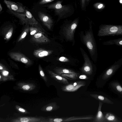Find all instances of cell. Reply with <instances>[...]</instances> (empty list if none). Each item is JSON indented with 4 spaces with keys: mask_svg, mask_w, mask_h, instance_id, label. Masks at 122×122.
<instances>
[{
    "mask_svg": "<svg viewBox=\"0 0 122 122\" xmlns=\"http://www.w3.org/2000/svg\"><path fill=\"white\" fill-rule=\"evenodd\" d=\"M62 1L46 5L47 8L54 10L55 15L58 16V20L70 16L73 13L74 8L70 5H63Z\"/></svg>",
    "mask_w": 122,
    "mask_h": 122,
    "instance_id": "cell-1",
    "label": "cell"
},
{
    "mask_svg": "<svg viewBox=\"0 0 122 122\" xmlns=\"http://www.w3.org/2000/svg\"><path fill=\"white\" fill-rule=\"evenodd\" d=\"M97 36H122V25H102L99 27Z\"/></svg>",
    "mask_w": 122,
    "mask_h": 122,
    "instance_id": "cell-2",
    "label": "cell"
},
{
    "mask_svg": "<svg viewBox=\"0 0 122 122\" xmlns=\"http://www.w3.org/2000/svg\"><path fill=\"white\" fill-rule=\"evenodd\" d=\"M122 66L121 58L107 68L100 76L99 80L101 81V86H104Z\"/></svg>",
    "mask_w": 122,
    "mask_h": 122,
    "instance_id": "cell-3",
    "label": "cell"
},
{
    "mask_svg": "<svg viewBox=\"0 0 122 122\" xmlns=\"http://www.w3.org/2000/svg\"><path fill=\"white\" fill-rule=\"evenodd\" d=\"M10 13L14 15L20 20L22 23L31 25H37L38 22L30 12L25 9L23 13H19L10 10Z\"/></svg>",
    "mask_w": 122,
    "mask_h": 122,
    "instance_id": "cell-4",
    "label": "cell"
},
{
    "mask_svg": "<svg viewBox=\"0 0 122 122\" xmlns=\"http://www.w3.org/2000/svg\"><path fill=\"white\" fill-rule=\"evenodd\" d=\"M83 39L88 48L90 54L92 56L97 53L95 41L92 32H87L83 37Z\"/></svg>",
    "mask_w": 122,
    "mask_h": 122,
    "instance_id": "cell-5",
    "label": "cell"
},
{
    "mask_svg": "<svg viewBox=\"0 0 122 122\" xmlns=\"http://www.w3.org/2000/svg\"><path fill=\"white\" fill-rule=\"evenodd\" d=\"M78 19L75 20L71 23L66 25L63 30V34L65 37L68 40H72L74 37V34L78 23Z\"/></svg>",
    "mask_w": 122,
    "mask_h": 122,
    "instance_id": "cell-6",
    "label": "cell"
},
{
    "mask_svg": "<svg viewBox=\"0 0 122 122\" xmlns=\"http://www.w3.org/2000/svg\"><path fill=\"white\" fill-rule=\"evenodd\" d=\"M4 2L10 10L14 12L22 13L24 12L25 8L22 4L19 2L4 0Z\"/></svg>",
    "mask_w": 122,
    "mask_h": 122,
    "instance_id": "cell-7",
    "label": "cell"
},
{
    "mask_svg": "<svg viewBox=\"0 0 122 122\" xmlns=\"http://www.w3.org/2000/svg\"><path fill=\"white\" fill-rule=\"evenodd\" d=\"M9 55L12 59L23 63L27 65H30L32 64V61L23 54L18 52H11Z\"/></svg>",
    "mask_w": 122,
    "mask_h": 122,
    "instance_id": "cell-8",
    "label": "cell"
},
{
    "mask_svg": "<svg viewBox=\"0 0 122 122\" xmlns=\"http://www.w3.org/2000/svg\"><path fill=\"white\" fill-rule=\"evenodd\" d=\"M86 82L84 81H78L70 84H68L63 86L62 90L66 92H74L78 90L82 86L86 85Z\"/></svg>",
    "mask_w": 122,
    "mask_h": 122,
    "instance_id": "cell-9",
    "label": "cell"
},
{
    "mask_svg": "<svg viewBox=\"0 0 122 122\" xmlns=\"http://www.w3.org/2000/svg\"><path fill=\"white\" fill-rule=\"evenodd\" d=\"M84 63L81 68L82 72L88 75H91L92 73L93 66L92 63L87 55L85 53L83 54Z\"/></svg>",
    "mask_w": 122,
    "mask_h": 122,
    "instance_id": "cell-10",
    "label": "cell"
},
{
    "mask_svg": "<svg viewBox=\"0 0 122 122\" xmlns=\"http://www.w3.org/2000/svg\"><path fill=\"white\" fill-rule=\"evenodd\" d=\"M38 14L39 19L44 25L48 29L51 30L53 23L52 19L48 15L42 12H39Z\"/></svg>",
    "mask_w": 122,
    "mask_h": 122,
    "instance_id": "cell-11",
    "label": "cell"
},
{
    "mask_svg": "<svg viewBox=\"0 0 122 122\" xmlns=\"http://www.w3.org/2000/svg\"><path fill=\"white\" fill-rule=\"evenodd\" d=\"M93 119L94 117L92 116H87L80 117L74 116L67 118H56L53 119V121L55 122H66L77 120H89Z\"/></svg>",
    "mask_w": 122,
    "mask_h": 122,
    "instance_id": "cell-12",
    "label": "cell"
},
{
    "mask_svg": "<svg viewBox=\"0 0 122 122\" xmlns=\"http://www.w3.org/2000/svg\"><path fill=\"white\" fill-rule=\"evenodd\" d=\"M32 41L40 43H47L50 42V40L45 36L42 31H40L33 36Z\"/></svg>",
    "mask_w": 122,
    "mask_h": 122,
    "instance_id": "cell-13",
    "label": "cell"
},
{
    "mask_svg": "<svg viewBox=\"0 0 122 122\" xmlns=\"http://www.w3.org/2000/svg\"><path fill=\"white\" fill-rule=\"evenodd\" d=\"M105 122H122V119L114 113L110 112H104Z\"/></svg>",
    "mask_w": 122,
    "mask_h": 122,
    "instance_id": "cell-14",
    "label": "cell"
},
{
    "mask_svg": "<svg viewBox=\"0 0 122 122\" xmlns=\"http://www.w3.org/2000/svg\"><path fill=\"white\" fill-rule=\"evenodd\" d=\"M103 103L99 101V106L97 114L94 118L93 122H105L104 116L101 111V108Z\"/></svg>",
    "mask_w": 122,
    "mask_h": 122,
    "instance_id": "cell-15",
    "label": "cell"
},
{
    "mask_svg": "<svg viewBox=\"0 0 122 122\" xmlns=\"http://www.w3.org/2000/svg\"><path fill=\"white\" fill-rule=\"evenodd\" d=\"M109 86L113 91L122 96V86L119 82L115 81H112L109 83Z\"/></svg>",
    "mask_w": 122,
    "mask_h": 122,
    "instance_id": "cell-16",
    "label": "cell"
},
{
    "mask_svg": "<svg viewBox=\"0 0 122 122\" xmlns=\"http://www.w3.org/2000/svg\"><path fill=\"white\" fill-rule=\"evenodd\" d=\"M13 31V28L11 25H9L4 27L2 31L4 39L6 41L9 40L12 36Z\"/></svg>",
    "mask_w": 122,
    "mask_h": 122,
    "instance_id": "cell-17",
    "label": "cell"
},
{
    "mask_svg": "<svg viewBox=\"0 0 122 122\" xmlns=\"http://www.w3.org/2000/svg\"><path fill=\"white\" fill-rule=\"evenodd\" d=\"M52 52L51 51L39 49L34 50L33 54L35 57L41 58L48 56L51 54Z\"/></svg>",
    "mask_w": 122,
    "mask_h": 122,
    "instance_id": "cell-18",
    "label": "cell"
},
{
    "mask_svg": "<svg viewBox=\"0 0 122 122\" xmlns=\"http://www.w3.org/2000/svg\"><path fill=\"white\" fill-rule=\"evenodd\" d=\"M90 96L95 99L103 103L112 104L113 102L107 97L96 94H91Z\"/></svg>",
    "mask_w": 122,
    "mask_h": 122,
    "instance_id": "cell-19",
    "label": "cell"
},
{
    "mask_svg": "<svg viewBox=\"0 0 122 122\" xmlns=\"http://www.w3.org/2000/svg\"><path fill=\"white\" fill-rule=\"evenodd\" d=\"M103 45H116L122 46V37L117 39L110 40L104 41L102 43Z\"/></svg>",
    "mask_w": 122,
    "mask_h": 122,
    "instance_id": "cell-20",
    "label": "cell"
},
{
    "mask_svg": "<svg viewBox=\"0 0 122 122\" xmlns=\"http://www.w3.org/2000/svg\"><path fill=\"white\" fill-rule=\"evenodd\" d=\"M49 72L52 76L59 82L66 85L69 84L68 81L65 77L61 75L56 74L51 71H49Z\"/></svg>",
    "mask_w": 122,
    "mask_h": 122,
    "instance_id": "cell-21",
    "label": "cell"
},
{
    "mask_svg": "<svg viewBox=\"0 0 122 122\" xmlns=\"http://www.w3.org/2000/svg\"><path fill=\"white\" fill-rule=\"evenodd\" d=\"M55 71L57 74L60 75L64 73H74L78 75V73L70 69L62 68L57 67L55 69Z\"/></svg>",
    "mask_w": 122,
    "mask_h": 122,
    "instance_id": "cell-22",
    "label": "cell"
},
{
    "mask_svg": "<svg viewBox=\"0 0 122 122\" xmlns=\"http://www.w3.org/2000/svg\"><path fill=\"white\" fill-rule=\"evenodd\" d=\"M29 25H25V26L23 30L18 39V42H19L23 40L27 36L30 31V27H29Z\"/></svg>",
    "mask_w": 122,
    "mask_h": 122,
    "instance_id": "cell-23",
    "label": "cell"
},
{
    "mask_svg": "<svg viewBox=\"0 0 122 122\" xmlns=\"http://www.w3.org/2000/svg\"><path fill=\"white\" fill-rule=\"evenodd\" d=\"M33 25H32L30 27V34L33 36L39 32L42 31L41 30L40 28L37 26H34Z\"/></svg>",
    "mask_w": 122,
    "mask_h": 122,
    "instance_id": "cell-24",
    "label": "cell"
},
{
    "mask_svg": "<svg viewBox=\"0 0 122 122\" xmlns=\"http://www.w3.org/2000/svg\"><path fill=\"white\" fill-rule=\"evenodd\" d=\"M62 76L71 80H75L77 79L78 76L74 73H64L60 75Z\"/></svg>",
    "mask_w": 122,
    "mask_h": 122,
    "instance_id": "cell-25",
    "label": "cell"
},
{
    "mask_svg": "<svg viewBox=\"0 0 122 122\" xmlns=\"http://www.w3.org/2000/svg\"><path fill=\"white\" fill-rule=\"evenodd\" d=\"M94 7L98 9H102L105 7V5L101 3H97L94 5Z\"/></svg>",
    "mask_w": 122,
    "mask_h": 122,
    "instance_id": "cell-26",
    "label": "cell"
},
{
    "mask_svg": "<svg viewBox=\"0 0 122 122\" xmlns=\"http://www.w3.org/2000/svg\"><path fill=\"white\" fill-rule=\"evenodd\" d=\"M56 0H41L40 1L39 4L42 5L51 2Z\"/></svg>",
    "mask_w": 122,
    "mask_h": 122,
    "instance_id": "cell-27",
    "label": "cell"
},
{
    "mask_svg": "<svg viewBox=\"0 0 122 122\" xmlns=\"http://www.w3.org/2000/svg\"><path fill=\"white\" fill-rule=\"evenodd\" d=\"M20 121L21 122H27L29 121V119L26 117H23L20 118Z\"/></svg>",
    "mask_w": 122,
    "mask_h": 122,
    "instance_id": "cell-28",
    "label": "cell"
},
{
    "mask_svg": "<svg viewBox=\"0 0 122 122\" xmlns=\"http://www.w3.org/2000/svg\"><path fill=\"white\" fill-rule=\"evenodd\" d=\"M59 60L61 61L64 62L67 61H68L67 58L63 56H62L60 57L59 58Z\"/></svg>",
    "mask_w": 122,
    "mask_h": 122,
    "instance_id": "cell-29",
    "label": "cell"
},
{
    "mask_svg": "<svg viewBox=\"0 0 122 122\" xmlns=\"http://www.w3.org/2000/svg\"><path fill=\"white\" fill-rule=\"evenodd\" d=\"M79 78L83 79H86L88 78L87 77L86 75H80L79 76Z\"/></svg>",
    "mask_w": 122,
    "mask_h": 122,
    "instance_id": "cell-30",
    "label": "cell"
},
{
    "mask_svg": "<svg viewBox=\"0 0 122 122\" xmlns=\"http://www.w3.org/2000/svg\"><path fill=\"white\" fill-rule=\"evenodd\" d=\"M30 88V87L29 86L27 85H24L22 86V88L24 90H28Z\"/></svg>",
    "mask_w": 122,
    "mask_h": 122,
    "instance_id": "cell-31",
    "label": "cell"
},
{
    "mask_svg": "<svg viewBox=\"0 0 122 122\" xmlns=\"http://www.w3.org/2000/svg\"><path fill=\"white\" fill-rule=\"evenodd\" d=\"M81 5L82 8H83L85 5L86 0H81Z\"/></svg>",
    "mask_w": 122,
    "mask_h": 122,
    "instance_id": "cell-32",
    "label": "cell"
},
{
    "mask_svg": "<svg viewBox=\"0 0 122 122\" xmlns=\"http://www.w3.org/2000/svg\"><path fill=\"white\" fill-rule=\"evenodd\" d=\"M2 73L5 76H7L9 74L8 72L6 71H3Z\"/></svg>",
    "mask_w": 122,
    "mask_h": 122,
    "instance_id": "cell-33",
    "label": "cell"
},
{
    "mask_svg": "<svg viewBox=\"0 0 122 122\" xmlns=\"http://www.w3.org/2000/svg\"><path fill=\"white\" fill-rule=\"evenodd\" d=\"M19 110L20 111L23 112H25V110L24 109L22 108H19Z\"/></svg>",
    "mask_w": 122,
    "mask_h": 122,
    "instance_id": "cell-34",
    "label": "cell"
},
{
    "mask_svg": "<svg viewBox=\"0 0 122 122\" xmlns=\"http://www.w3.org/2000/svg\"><path fill=\"white\" fill-rule=\"evenodd\" d=\"M3 68L2 66V65L0 63V69L1 70H2L3 69Z\"/></svg>",
    "mask_w": 122,
    "mask_h": 122,
    "instance_id": "cell-35",
    "label": "cell"
},
{
    "mask_svg": "<svg viewBox=\"0 0 122 122\" xmlns=\"http://www.w3.org/2000/svg\"><path fill=\"white\" fill-rule=\"evenodd\" d=\"M2 7L1 6V4H0V12H1L2 10Z\"/></svg>",
    "mask_w": 122,
    "mask_h": 122,
    "instance_id": "cell-36",
    "label": "cell"
},
{
    "mask_svg": "<svg viewBox=\"0 0 122 122\" xmlns=\"http://www.w3.org/2000/svg\"><path fill=\"white\" fill-rule=\"evenodd\" d=\"M119 2L121 3H122V0H119Z\"/></svg>",
    "mask_w": 122,
    "mask_h": 122,
    "instance_id": "cell-37",
    "label": "cell"
},
{
    "mask_svg": "<svg viewBox=\"0 0 122 122\" xmlns=\"http://www.w3.org/2000/svg\"><path fill=\"white\" fill-rule=\"evenodd\" d=\"M89 0H86V1L87 2H88L89 1Z\"/></svg>",
    "mask_w": 122,
    "mask_h": 122,
    "instance_id": "cell-38",
    "label": "cell"
},
{
    "mask_svg": "<svg viewBox=\"0 0 122 122\" xmlns=\"http://www.w3.org/2000/svg\"><path fill=\"white\" fill-rule=\"evenodd\" d=\"M1 78V76H0V79Z\"/></svg>",
    "mask_w": 122,
    "mask_h": 122,
    "instance_id": "cell-39",
    "label": "cell"
}]
</instances>
